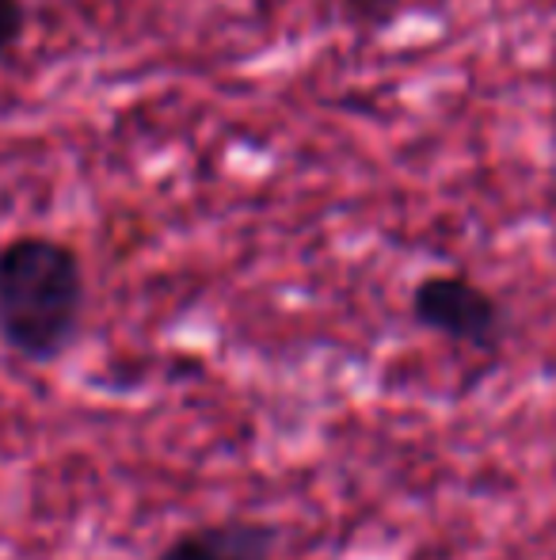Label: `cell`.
<instances>
[{"label":"cell","instance_id":"6da1fadb","mask_svg":"<svg viewBox=\"0 0 556 560\" xmlns=\"http://www.w3.org/2000/svg\"><path fill=\"white\" fill-rule=\"evenodd\" d=\"M84 267L54 236H15L0 248V339L27 362L69 351L84 320Z\"/></svg>","mask_w":556,"mask_h":560},{"label":"cell","instance_id":"7a4b0ae2","mask_svg":"<svg viewBox=\"0 0 556 560\" xmlns=\"http://www.w3.org/2000/svg\"><path fill=\"white\" fill-rule=\"evenodd\" d=\"M412 320L427 332L473 351H499L507 336V313L492 290L465 275L438 271L412 290Z\"/></svg>","mask_w":556,"mask_h":560},{"label":"cell","instance_id":"3957f363","mask_svg":"<svg viewBox=\"0 0 556 560\" xmlns=\"http://www.w3.org/2000/svg\"><path fill=\"white\" fill-rule=\"evenodd\" d=\"M279 530L256 518H222L171 538L153 560H275Z\"/></svg>","mask_w":556,"mask_h":560},{"label":"cell","instance_id":"277c9868","mask_svg":"<svg viewBox=\"0 0 556 560\" xmlns=\"http://www.w3.org/2000/svg\"><path fill=\"white\" fill-rule=\"evenodd\" d=\"M27 31V4L23 0H0V58L12 50Z\"/></svg>","mask_w":556,"mask_h":560},{"label":"cell","instance_id":"5b68a950","mask_svg":"<svg viewBox=\"0 0 556 560\" xmlns=\"http://www.w3.org/2000/svg\"><path fill=\"white\" fill-rule=\"evenodd\" d=\"M343 8H347L351 20H358L363 27H386L397 8H401V0H343Z\"/></svg>","mask_w":556,"mask_h":560}]
</instances>
